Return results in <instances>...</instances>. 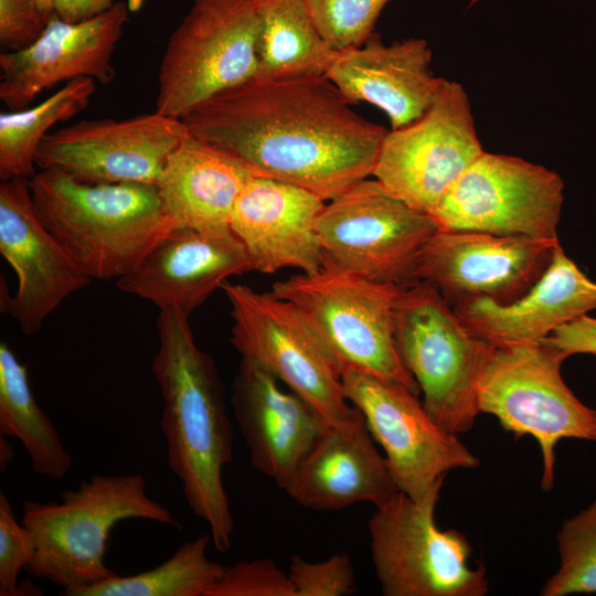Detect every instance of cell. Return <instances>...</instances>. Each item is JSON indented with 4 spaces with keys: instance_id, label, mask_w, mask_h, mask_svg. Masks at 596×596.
I'll use <instances>...</instances> for the list:
<instances>
[{
    "instance_id": "obj_38",
    "label": "cell",
    "mask_w": 596,
    "mask_h": 596,
    "mask_svg": "<svg viewBox=\"0 0 596 596\" xmlns=\"http://www.w3.org/2000/svg\"><path fill=\"white\" fill-rule=\"evenodd\" d=\"M14 451L11 446V444L3 438V436L0 437V470H4L9 462L13 459Z\"/></svg>"
},
{
    "instance_id": "obj_27",
    "label": "cell",
    "mask_w": 596,
    "mask_h": 596,
    "mask_svg": "<svg viewBox=\"0 0 596 596\" xmlns=\"http://www.w3.org/2000/svg\"><path fill=\"white\" fill-rule=\"evenodd\" d=\"M0 436L20 440L39 476L58 480L72 468L58 430L34 398L26 366L7 342L0 343Z\"/></svg>"
},
{
    "instance_id": "obj_29",
    "label": "cell",
    "mask_w": 596,
    "mask_h": 596,
    "mask_svg": "<svg viewBox=\"0 0 596 596\" xmlns=\"http://www.w3.org/2000/svg\"><path fill=\"white\" fill-rule=\"evenodd\" d=\"M209 534L184 542L166 562L130 576L117 575L68 596H206L225 566L207 557Z\"/></svg>"
},
{
    "instance_id": "obj_30",
    "label": "cell",
    "mask_w": 596,
    "mask_h": 596,
    "mask_svg": "<svg viewBox=\"0 0 596 596\" xmlns=\"http://www.w3.org/2000/svg\"><path fill=\"white\" fill-rule=\"evenodd\" d=\"M560 567L541 588L542 596L596 593V498L564 520L556 536Z\"/></svg>"
},
{
    "instance_id": "obj_34",
    "label": "cell",
    "mask_w": 596,
    "mask_h": 596,
    "mask_svg": "<svg viewBox=\"0 0 596 596\" xmlns=\"http://www.w3.org/2000/svg\"><path fill=\"white\" fill-rule=\"evenodd\" d=\"M35 552L31 531L18 522L6 493H0V596H18V577Z\"/></svg>"
},
{
    "instance_id": "obj_22",
    "label": "cell",
    "mask_w": 596,
    "mask_h": 596,
    "mask_svg": "<svg viewBox=\"0 0 596 596\" xmlns=\"http://www.w3.org/2000/svg\"><path fill=\"white\" fill-rule=\"evenodd\" d=\"M430 62L424 39L386 45L374 32L362 45L338 51L326 76L349 104L376 106L397 129L426 111L445 79L435 76Z\"/></svg>"
},
{
    "instance_id": "obj_6",
    "label": "cell",
    "mask_w": 596,
    "mask_h": 596,
    "mask_svg": "<svg viewBox=\"0 0 596 596\" xmlns=\"http://www.w3.org/2000/svg\"><path fill=\"white\" fill-rule=\"evenodd\" d=\"M394 334L429 416L456 435L469 432L480 414L478 379L493 345L465 324L435 286L422 280L401 289Z\"/></svg>"
},
{
    "instance_id": "obj_39",
    "label": "cell",
    "mask_w": 596,
    "mask_h": 596,
    "mask_svg": "<svg viewBox=\"0 0 596 596\" xmlns=\"http://www.w3.org/2000/svg\"><path fill=\"white\" fill-rule=\"evenodd\" d=\"M41 11L47 17L51 18L54 13V3L55 0H35Z\"/></svg>"
},
{
    "instance_id": "obj_32",
    "label": "cell",
    "mask_w": 596,
    "mask_h": 596,
    "mask_svg": "<svg viewBox=\"0 0 596 596\" xmlns=\"http://www.w3.org/2000/svg\"><path fill=\"white\" fill-rule=\"evenodd\" d=\"M288 575L295 596H349L356 592L352 560L345 552L332 554L321 562L294 555Z\"/></svg>"
},
{
    "instance_id": "obj_5",
    "label": "cell",
    "mask_w": 596,
    "mask_h": 596,
    "mask_svg": "<svg viewBox=\"0 0 596 596\" xmlns=\"http://www.w3.org/2000/svg\"><path fill=\"white\" fill-rule=\"evenodd\" d=\"M403 287L370 280L324 262L316 273L276 281L272 294L290 301L315 330L340 375L364 372L419 394L395 342L394 312Z\"/></svg>"
},
{
    "instance_id": "obj_31",
    "label": "cell",
    "mask_w": 596,
    "mask_h": 596,
    "mask_svg": "<svg viewBox=\"0 0 596 596\" xmlns=\"http://www.w3.org/2000/svg\"><path fill=\"white\" fill-rule=\"evenodd\" d=\"M391 0H305L322 38L336 50L362 45Z\"/></svg>"
},
{
    "instance_id": "obj_13",
    "label": "cell",
    "mask_w": 596,
    "mask_h": 596,
    "mask_svg": "<svg viewBox=\"0 0 596 596\" xmlns=\"http://www.w3.org/2000/svg\"><path fill=\"white\" fill-rule=\"evenodd\" d=\"M483 151L466 91L445 78L419 118L387 131L372 175L408 205L429 214Z\"/></svg>"
},
{
    "instance_id": "obj_33",
    "label": "cell",
    "mask_w": 596,
    "mask_h": 596,
    "mask_svg": "<svg viewBox=\"0 0 596 596\" xmlns=\"http://www.w3.org/2000/svg\"><path fill=\"white\" fill-rule=\"evenodd\" d=\"M206 596H295L288 573L270 558L242 560L225 566Z\"/></svg>"
},
{
    "instance_id": "obj_28",
    "label": "cell",
    "mask_w": 596,
    "mask_h": 596,
    "mask_svg": "<svg viewBox=\"0 0 596 596\" xmlns=\"http://www.w3.org/2000/svg\"><path fill=\"white\" fill-rule=\"evenodd\" d=\"M96 91L95 79L78 77L21 110L0 114V179L32 178L38 148L49 130L83 111Z\"/></svg>"
},
{
    "instance_id": "obj_35",
    "label": "cell",
    "mask_w": 596,
    "mask_h": 596,
    "mask_svg": "<svg viewBox=\"0 0 596 596\" xmlns=\"http://www.w3.org/2000/svg\"><path fill=\"white\" fill-rule=\"evenodd\" d=\"M35 0H0V44L4 52L35 42L49 20Z\"/></svg>"
},
{
    "instance_id": "obj_25",
    "label": "cell",
    "mask_w": 596,
    "mask_h": 596,
    "mask_svg": "<svg viewBox=\"0 0 596 596\" xmlns=\"http://www.w3.org/2000/svg\"><path fill=\"white\" fill-rule=\"evenodd\" d=\"M254 175L240 160L188 134L156 183L163 207L179 226L230 227L235 202Z\"/></svg>"
},
{
    "instance_id": "obj_1",
    "label": "cell",
    "mask_w": 596,
    "mask_h": 596,
    "mask_svg": "<svg viewBox=\"0 0 596 596\" xmlns=\"http://www.w3.org/2000/svg\"><path fill=\"white\" fill-rule=\"evenodd\" d=\"M188 132L254 175L330 201L372 175L387 129L352 110L326 75L255 76L182 118Z\"/></svg>"
},
{
    "instance_id": "obj_19",
    "label": "cell",
    "mask_w": 596,
    "mask_h": 596,
    "mask_svg": "<svg viewBox=\"0 0 596 596\" xmlns=\"http://www.w3.org/2000/svg\"><path fill=\"white\" fill-rule=\"evenodd\" d=\"M251 270L248 253L231 227L179 226L118 278L116 286L159 309L175 308L189 317L228 277Z\"/></svg>"
},
{
    "instance_id": "obj_9",
    "label": "cell",
    "mask_w": 596,
    "mask_h": 596,
    "mask_svg": "<svg viewBox=\"0 0 596 596\" xmlns=\"http://www.w3.org/2000/svg\"><path fill=\"white\" fill-rule=\"evenodd\" d=\"M258 47L253 0H193L162 55L156 111L182 119L211 96L255 77Z\"/></svg>"
},
{
    "instance_id": "obj_14",
    "label": "cell",
    "mask_w": 596,
    "mask_h": 596,
    "mask_svg": "<svg viewBox=\"0 0 596 596\" xmlns=\"http://www.w3.org/2000/svg\"><path fill=\"white\" fill-rule=\"evenodd\" d=\"M341 383L383 448L398 491L413 500L425 499L449 471L479 467V458L458 435L438 425L418 395L404 385L352 370L341 373Z\"/></svg>"
},
{
    "instance_id": "obj_17",
    "label": "cell",
    "mask_w": 596,
    "mask_h": 596,
    "mask_svg": "<svg viewBox=\"0 0 596 596\" xmlns=\"http://www.w3.org/2000/svg\"><path fill=\"white\" fill-rule=\"evenodd\" d=\"M0 253L18 276L17 291L11 298L7 291L1 309L26 336L92 280L38 217L25 178L1 181Z\"/></svg>"
},
{
    "instance_id": "obj_2",
    "label": "cell",
    "mask_w": 596,
    "mask_h": 596,
    "mask_svg": "<svg viewBox=\"0 0 596 596\" xmlns=\"http://www.w3.org/2000/svg\"><path fill=\"white\" fill-rule=\"evenodd\" d=\"M157 330L152 372L163 401L167 461L189 508L207 524L212 544L226 552L234 520L222 471L233 458V426L223 385L213 360L196 345L188 316L162 308Z\"/></svg>"
},
{
    "instance_id": "obj_36",
    "label": "cell",
    "mask_w": 596,
    "mask_h": 596,
    "mask_svg": "<svg viewBox=\"0 0 596 596\" xmlns=\"http://www.w3.org/2000/svg\"><path fill=\"white\" fill-rule=\"evenodd\" d=\"M544 340L567 356L577 353L596 355V318L584 315L558 327Z\"/></svg>"
},
{
    "instance_id": "obj_10",
    "label": "cell",
    "mask_w": 596,
    "mask_h": 596,
    "mask_svg": "<svg viewBox=\"0 0 596 596\" xmlns=\"http://www.w3.org/2000/svg\"><path fill=\"white\" fill-rule=\"evenodd\" d=\"M221 288L231 307L230 341L243 359L273 373L330 425L349 426L361 417L326 347L290 301L227 280Z\"/></svg>"
},
{
    "instance_id": "obj_40",
    "label": "cell",
    "mask_w": 596,
    "mask_h": 596,
    "mask_svg": "<svg viewBox=\"0 0 596 596\" xmlns=\"http://www.w3.org/2000/svg\"><path fill=\"white\" fill-rule=\"evenodd\" d=\"M145 3V0H127L126 4L130 13H137L140 11Z\"/></svg>"
},
{
    "instance_id": "obj_26",
    "label": "cell",
    "mask_w": 596,
    "mask_h": 596,
    "mask_svg": "<svg viewBox=\"0 0 596 596\" xmlns=\"http://www.w3.org/2000/svg\"><path fill=\"white\" fill-rule=\"evenodd\" d=\"M264 78L326 75L338 51L320 34L305 0H253Z\"/></svg>"
},
{
    "instance_id": "obj_4",
    "label": "cell",
    "mask_w": 596,
    "mask_h": 596,
    "mask_svg": "<svg viewBox=\"0 0 596 596\" xmlns=\"http://www.w3.org/2000/svg\"><path fill=\"white\" fill-rule=\"evenodd\" d=\"M22 511L35 544L25 571L62 587L64 596L118 575L105 563L107 540L118 522L141 519L180 526L170 509L148 496L140 473L92 475L63 491L61 502L26 500Z\"/></svg>"
},
{
    "instance_id": "obj_20",
    "label": "cell",
    "mask_w": 596,
    "mask_h": 596,
    "mask_svg": "<svg viewBox=\"0 0 596 596\" xmlns=\"http://www.w3.org/2000/svg\"><path fill=\"white\" fill-rule=\"evenodd\" d=\"M258 363L243 359L232 385V409L252 465L285 489L329 425L321 413Z\"/></svg>"
},
{
    "instance_id": "obj_3",
    "label": "cell",
    "mask_w": 596,
    "mask_h": 596,
    "mask_svg": "<svg viewBox=\"0 0 596 596\" xmlns=\"http://www.w3.org/2000/svg\"><path fill=\"white\" fill-rule=\"evenodd\" d=\"M29 188L40 221L92 280L126 275L178 227L156 184H91L45 169Z\"/></svg>"
},
{
    "instance_id": "obj_15",
    "label": "cell",
    "mask_w": 596,
    "mask_h": 596,
    "mask_svg": "<svg viewBox=\"0 0 596 596\" xmlns=\"http://www.w3.org/2000/svg\"><path fill=\"white\" fill-rule=\"evenodd\" d=\"M188 134L182 119L156 110L121 120L84 119L49 132L35 163L84 183L156 184Z\"/></svg>"
},
{
    "instance_id": "obj_12",
    "label": "cell",
    "mask_w": 596,
    "mask_h": 596,
    "mask_svg": "<svg viewBox=\"0 0 596 596\" xmlns=\"http://www.w3.org/2000/svg\"><path fill=\"white\" fill-rule=\"evenodd\" d=\"M564 182L522 158L483 151L429 213L438 231L557 238Z\"/></svg>"
},
{
    "instance_id": "obj_8",
    "label": "cell",
    "mask_w": 596,
    "mask_h": 596,
    "mask_svg": "<svg viewBox=\"0 0 596 596\" xmlns=\"http://www.w3.org/2000/svg\"><path fill=\"white\" fill-rule=\"evenodd\" d=\"M443 483L422 501L402 491L368 522L372 562L385 596H485L486 567L469 563L471 545L457 530H440L435 508Z\"/></svg>"
},
{
    "instance_id": "obj_24",
    "label": "cell",
    "mask_w": 596,
    "mask_h": 596,
    "mask_svg": "<svg viewBox=\"0 0 596 596\" xmlns=\"http://www.w3.org/2000/svg\"><path fill=\"white\" fill-rule=\"evenodd\" d=\"M312 510H339L360 502L380 507L398 491L364 417L349 426L328 425L284 489Z\"/></svg>"
},
{
    "instance_id": "obj_11",
    "label": "cell",
    "mask_w": 596,
    "mask_h": 596,
    "mask_svg": "<svg viewBox=\"0 0 596 596\" xmlns=\"http://www.w3.org/2000/svg\"><path fill=\"white\" fill-rule=\"evenodd\" d=\"M316 231L337 267L405 287L415 283L417 256L438 227L429 214L365 178L324 204Z\"/></svg>"
},
{
    "instance_id": "obj_16",
    "label": "cell",
    "mask_w": 596,
    "mask_h": 596,
    "mask_svg": "<svg viewBox=\"0 0 596 596\" xmlns=\"http://www.w3.org/2000/svg\"><path fill=\"white\" fill-rule=\"evenodd\" d=\"M558 245V238L437 231L413 275L435 286L451 307L475 298L507 305L539 280Z\"/></svg>"
},
{
    "instance_id": "obj_37",
    "label": "cell",
    "mask_w": 596,
    "mask_h": 596,
    "mask_svg": "<svg viewBox=\"0 0 596 596\" xmlns=\"http://www.w3.org/2000/svg\"><path fill=\"white\" fill-rule=\"evenodd\" d=\"M114 4V0H55L53 14L67 22H79L109 10Z\"/></svg>"
},
{
    "instance_id": "obj_18",
    "label": "cell",
    "mask_w": 596,
    "mask_h": 596,
    "mask_svg": "<svg viewBox=\"0 0 596 596\" xmlns=\"http://www.w3.org/2000/svg\"><path fill=\"white\" fill-rule=\"evenodd\" d=\"M126 2L79 22L55 14L31 45L0 54V99L10 110H21L63 81L91 77L102 84L116 75L111 60L128 21Z\"/></svg>"
},
{
    "instance_id": "obj_7",
    "label": "cell",
    "mask_w": 596,
    "mask_h": 596,
    "mask_svg": "<svg viewBox=\"0 0 596 596\" xmlns=\"http://www.w3.org/2000/svg\"><path fill=\"white\" fill-rule=\"evenodd\" d=\"M568 356L543 340L493 345L477 384L478 407L498 418L515 438L532 436L540 445L541 487L555 480V448L562 438L596 441V411L581 402L562 377Z\"/></svg>"
},
{
    "instance_id": "obj_21",
    "label": "cell",
    "mask_w": 596,
    "mask_h": 596,
    "mask_svg": "<svg viewBox=\"0 0 596 596\" xmlns=\"http://www.w3.org/2000/svg\"><path fill=\"white\" fill-rule=\"evenodd\" d=\"M326 201L291 183L252 175L242 189L230 227L244 244L254 270L316 273L326 257L316 224Z\"/></svg>"
},
{
    "instance_id": "obj_23",
    "label": "cell",
    "mask_w": 596,
    "mask_h": 596,
    "mask_svg": "<svg viewBox=\"0 0 596 596\" xmlns=\"http://www.w3.org/2000/svg\"><path fill=\"white\" fill-rule=\"evenodd\" d=\"M465 324L492 345L535 343L558 327L596 309V283L561 244L539 280L519 299L501 305L475 298L454 307Z\"/></svg>"
}]
</instances>
